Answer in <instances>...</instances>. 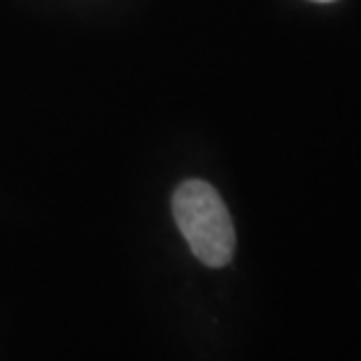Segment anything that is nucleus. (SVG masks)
<instances>
[{"label":"nucleus","instance_id":"1","mask_svg":"<svg viewBox=\"0 0 361 361\" xmlns=\"http://www.w3.org/2000/svg\"><path fill=\"white\" fill-rule=\"evenodd\" d=\"M173 217L198 261L221 268L233 259L235 228L224 201L203 180L182 182L173 194Z\"/></svg>","mask_w":361,"mask_h":361},{"label":"nucleus","instance_id":"2","mask_svg":"<svg viewBox=\"0 0 361 361\" xmlns=\"http://www.w3.org/2000/svg\"><path fill=\"white\" fill-rule=\"evenodd\" d=\"M319 3H329V0H319Z\"/></svg>","mask_w":361,"mask_h":361}]
</instances>
